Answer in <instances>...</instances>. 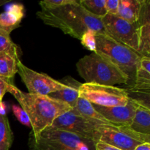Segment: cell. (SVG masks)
I'll return each mask as SVG.
<instances>
[{
  "label": "cell",
  "instance_id": "14",
  "mask_svg": "<svg viewBox=\"0 0 150 150\" xmlns=\"http://www.w3.org/2000/svg\"><path fill=\"white\" fill-rule=\"evenodd\" d=\"M59 81L64 84L65 86L64 89L54 92L48 96L66 103L73 108L76 106L78 98H79V88L82 83L71 76H66Z\"/></svg>",
  "mask_w": 150,
  "mask_h": 150
},
{
  "label": "cell",
  "instance_id": "21",
  "mask_svg": "<svg viewBox=\"0 0 150 150\" xmlns=\"http://www.w3.org/2000/svg\"><path fill=\"white\" fill-rule=\"evenodd\" d=\"M0 53H6L20 59L21 51L10 38V34L0 30Z\"/></svg>",
  "mask_w": 150,
  "mask_h": 150
},
{
  "label": "cell",
  "instance_id": "1",
  "mask_svg": "<svg viewBox=\"0 0 150 150\" xmlns=\"http://www.w3.org/2000/svg\"><path fill=\"white\" fill-rule=\"evenodd\" d=\"M38 18L45 25L57 28L64 34L80 40L87 31L104 34L102 18L87 11L79 1L53 9H41L37 12Z\"/></svg>",
  "mask_w": 150,
  "mask_h": 150
},
{
  "label": "cell",
  "instance_id": "17",
  "mask_svg": "<svg viewBox=\"0 0 150 150\" xmlns=\"http://www.w3.org/2000/svg\"><path fill=\"white\" fill-rule=\"evenodd\" d=\"M129 127L136 133L150 136V108L139 104Z\"/></svg>",
  "mask_w": 150,
  "mask_h": 150
},
{
  "label": "cell",
  "instance_id": "11",
  "mask_svg": "<svg viewBox=\"0 0 150 150\" xmlns=\"http://www.w3.org/2000/svg\"><path fill=\"white\" fill-rule=\"evenodd\" d=\"M139 103L130 98L128 103L125 105L103 107L93 105L98 112L114 126L129 127L133 121L135 112ZM141 105V104H140Z\"/></svg>",
  "mask_w": 150,
  "mask_h": 150
},
{
  "label": "cell",
  "instance_id": "28",
  "mask_svg": "<svg viewBox=\"0 0 150 150\" xmlns=\"http://www.w3.org/2000/svg\"><path fill=\"white\" fill-rule=\"evenodd\" d=\"M95 150H121L117 148L114 147V146H111L110 145L105 144L103 143H98L95 144Z\"/></svg>",
  "mask_w": 150,
  "mask_h": 150
},
{
  "label": "cell",
  "instance_id": "2",
  "mask_svg": "<svg viewBox=\"0 0 150 150\" xmlns=\"http://www.w3.org/2000/svg\"><path fill=\"white\" fill-rule=\"evenodd\" d=\"M8 92L13 95L20 104L21 108L29 116L32 128L31 133L34 134L51 127L56 119L72 109L66 103L49 96L23 92L14 83L10 85Z\"/></svg>",
  "mask_w": 150,
  "mask_h": 150
},
{
  "label": "cell",
  "instance_id": "7",
  "mask_svg": "<svg viewBox=\"0 0 150 150\" xmlns=\"http://www.w3.org/2000/svg\"><path fill=\"white\" fill-rule=\"evenodd\" d=\"M79 97L92 105L103 107L125 105L130 100L127 91L122 88L88 83L81 85Z\"/></svg>",
  "mask_w": 150,
  "mask_h": 150
},
{
  "label": "cell",
  "instance_id": "16",
  "mask_svg": "<svg viewBox=\"0 0 150 150\" xmlns=\"http://www.w3.org/2000/svg\"><path fill=\"white\" fill-rule=\"evenodd\" d=\"M72 109L76 114L97 125L114 126L108 120H105L99 112H98L91 103L80 97L78 98L76 106Z\"/></svg>",
  "mask_w": 150,
  "mask_h": 150
},
{
  "label": "cell",
  "instance_id": "22",
  "mask_svg": "<svg viewBox=\"0 0 150 150\" xmlns=\"http://www.w3.org/2000/svg\"><path fill=\"white\" fill-rule=\"evenodd\" d=\"M105 0H80V4L93 16L102 18L107 14L105 7Z\"/></svg>",
  "mask_w": 150,
  "mask_h": 150
},
{
  "label": "cell",
  "instance_id": "24",
  "mask_svg": "<svg viewBox=\"0 0 150 150\" xmlns=\"http://www.w3.org/2000/svg\"><path fill=\"white\" fill-rule=\"evenodd\" d=\"M76 0H44L39 2L41 9H53L75 3Z\"/></svg>",
  "mask_w": 150,
  "mask_h": 150
},
{
  "label": "cell",
  "instance_id": "20",
  "mask_svg": "<svg viewBox=\"0 0 150 150\" xmlns=\"http://www.w3.org/2000/svg\"><path fill=\"white\" fill-rule=\"evenodd\" d=\"M13 142V133L5 114L0 113V150H9Z\"/></svg>",
  "mask_w": 150,
  "mask_h": 150
},
{
  "label": "cell",
  "instance_id": "4",
  "mask_svg": "<svg viewBox=\"0 0 150 150\" xmlns=\"http://www.w3.org/2000/svg\"><path fill=\"white\" fill-rule=\"evenodd\" d=\"M76 68L85 83L105 86L129 83L127 76L116 66L95 52L80 59Z\"/></svg>",
  "mask_w": 150,
  "mask_h": 150
},
{
  "label": "cell",
  "instance_id": "25",
  "mask_svg": "<svg viewBox=\"0 0 150 150\" xmlns=\"http://www.w3.org/2000/svg\"><path fill=\"white\" fill-rule=\"evenodd\" d=\"M12 110H13V114L15 115V117L17 118V120L21 124L31 127V122L29 116L27 115V114L25 112L23 108H21L20 106H18V105H13L12 106Z\"/></svg>",
  "mask_w": 150,
  "mask_h": 150
},
{
  "label": "cell",
  "instance_id": "5",
  "mask_svg": "<svg viewBox=\"0 0 150 150\" xmlns=\"http://www.w3.org/2000/svg\"><path fill=\"white\" fill-rule=\"evenodd\" d=\"M29 150H95L93 141L74 133L49 127L40 133H29Z\"/></svg>",
  "mask_w": 150,
  "mask_h": 150
},
{
  "label": "cell",
  "instance_id": "15",
  "mask_svg": "<svg viewBox=\"0 0 150 150\" xmlns=\"http://www.w3.org/2000/svg\"><path fill=\"white\" fill-rule=\"evenodd\" d=\"M130 87L131 92L149 96L150 57H142L136 71L134 82Z\"/></svg>",
  "mask_w": 150,
  "mask_h": 150
},
{
  "label": "cell",
  "instance_id": "8",
  "mask_svg": "<svg viewBox=\"0 0 150 150\" xmlns=\"http://www.w3.org/2000/svg\"><path fill=\"white\" fill-rule=\"evenodd\" d=\"M102 22L105 34L139 53V33L136 23H130L117 15L110 14L103 17Z\"/></svg>",
  "mask_w": 150,
  "mask_h": 150
},
{
  "label": "cell",
  "instance_id": "27",
  "mask_svg": "<svg viewBox=\"0 0 150 150\" xmlns=\"http://www.w3.org/2000/svg\"><path fill=\"white\" fill-rule=\"evenodd\" d=\"M119 0H105V7L107 14L117 15L118 11Z\"/></svg>",
  "mask_w": 150,
  "mask_h": 150
},
{
  "label": "cell",
  "instance_id": "9",
  "mask_svg": "<svg viewBox=\"0 0 150 150\" xmlns=\"http://www.w3.org/2000/svg\"><path fill=\"white\" fill-rule=\"evenodd\" d=\"M26 85L28 92L34 95L48 96L64 88V84L45 73H40L25 66L21 62L18 64V73Z\"/></svg>",
  "mask_w": 150,
  "mask_h": 150
},
{
  "label": "cell",
  "instance_id": "13",
  "mask_svg": "<svg viewBox=\"0 0 150 150\" xmlns=\"http://www.w3.org/2000/svg\"><path fill=\"white\" fill-rule=\"evenodd\" d=\"M25 16V7L21 3H13L0 13V30L10 34L20 27Z\"/></svg>",
  "mask_w": 150,
  "mask_h": 150
},
{
  "label": "cell",
  "instance_id": "30",
  "mask_svg": "<svg viewBox=\"0 0 150 150\" xmlns=\"http://www.w3.org/2000/svg\"><path fill=\"white\" fill-rule=\"evenodd\" d=\"M9 1L8 0H0V6L3 5V4H5L7 3H8Z\"/></svg>",
  "mask_w": 150,
  "mask_h": 150
},
{
  "label": "cell",
  "instance_id": "6",
  "mask_svg": "<svg viewBox=\"0 0 150 150\" xmlns=\"http://www.w3.org/2000/svg\"><path fill=\"white\" fill-rule=\"evenodd\" d=\"M92 141L121 150H134L143 143H150V136L136 133L129 127L100 125L94 132Z\"/></svg>",
  "mask_w": 150,
  "mask_h": 150
},
{
  "label": "cell",
  "instance_id": "18",
  "mask_svg": "<svg viewBox=\"0 0 150 150\" xmlns=\"http://www.w3.org/2000/svg\"><path fill=\"white\" fill-rule=\"evenodd\" d=\"M142 0H119L117 16L130 23H136L139 18Z\"/></svg>",
  "mask_w": 150,
  "mask_h": 150
},
{
  "label": "cell",
  "instance_id": "23",
  "mask_svg": "<svg viewBox=\"0 0 150 150\" xmlns=\"http://www.w3.org/2000/svg\"><path fill=\"white\" fill-rule=\"evenodd\" d=\"M95 35L96 34L92 31H87L80 39L81 45L92 52H95Z\"/></svg>",
  "mask_w": 150,
  "mask_h": 150
},
{
  "label": "cell",
  "instance_id": "26",
  "mask_svg": "<svg viewBox=\"0 0 150 150\" xmlns=\"http://www.w3.org/2000/svg\"><path fill=\"white\" fill-rule=\"evenodd\" d=\"M13 79H6V78L0 76V108L3 106L2 99L7 92H8L9 87L10 84H13Z\"/></svg>",
  "mask_w": 150,
  "mask_h": 150
},
{
  "label": "cell",
  "instance_id": "19",
  "mask_svg": "<svg viewBox=\"0 0 150 150\" xmlns=\"http://www.w3.org/2000/svg\"><path fill=\"white\" fill-rule=\"evenodd\" d=\"M19 59L6 53H0V76L6 79H13L18 73V64Z\"/></svg>",
  "mask_w": 150,
  "mask_h": 150
},
{
  "label": "cell",
  "instance_id": "12",
  "mask_svg": "<svg viewBox=\"0 0 150 150\" xmlns=\"http://www.w3.org/2000/svg\"><path fill=\"white\" fill-rule=\"evenodd\" d=\"M136 24L139 33V53L150 57V0H142Z\"/></svg>",
  "mask_w": 150,
  "mask_h": 150
},
{
  "label": "cell",
  "instance_id": "29",
  "mask_svg": "<svg viewBox=\"0 0 150 150\" xmlns=\"http://www.w3.org/2000/svg\"><path fill=\"white\" fill-rule=\"evenodd\" d=\"M134 150H150V143L141 144Z\"/></svg>",
  "mask_w": 150,
  "mask_h": 150
},
{
  "label": "cell",
  "instance_id": "10",
  "mask_svg": "<svg viewBox=\"0 0 150 150\" xmlns=\"http://www.w3.org/2000/svg\"><path fill=\"white\" fill-rule=\"evenodd\" d=\"M100 126L86 120L71 109L56 119L51 127L65 130L83 139L92 141L94 132Z\"/></svg>",
  "mask_w": 150,
  "mask_h": 150
},
{
  "label": "cell",
  "instance_id": "3",
  "mask_svg": "<svg viewBox=\"0 0 150 150\" xmlns=\"http://www.w3.org/2000/svg\"><path fill=\"white\" fill-rule=\"evenodd\" d=\"M95 53L112 63L125 75L129 80V86L133 84L142 55L105 33L95 35Z\"/></svg>",
  "mask_w": 150,
  "mask_h": 150
}]
</instances>
